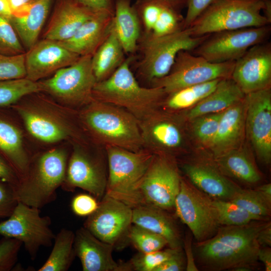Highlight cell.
Instances as JSON below:
<instances>
[{"mask_svg":"<svg viewBox=\"0 0 271 271\" xmlns=\"http://www.w3.org/2000/svg\"><path fill=\"white\" fill-rule=\"evenodd\" d=\"M179 249H181L169 247L149 253L139 252L127 262L130 270L155 271L159 265L169 259Z\"/></svg>","mask_w":271,"mask_h":271,"instance_id":"obj_40","label":"cell"},{"mask_svg":"<svg viewBox=\"0 0 271 271\" xmlns=\"http://www.w3.org/2000/svg\"><path fill=\"white\" fill-rule=\"evenodd\" d=\"M215 163L225 176L244 184L255 185L261 179V174L252 159L237 149L215 158Z\"/></svg>","mask_w":271,"mask_h":271,"instance_id":"obj_31","label":"cell"},{"mask_svg":"<svg viewBox=\"0 0 271 271\" xmlns=\"http://www.w3.org/2000/svg\"><path fill=\"white\" fill-rule=\"evenodd\" d=\"M221 79L187 86L167 94L160 107L176 112L194 106L211 93Z\"/></svg>","mask_w":271,"mask_h":271,"instance_id":"obj_33","label":"cell"},{"mask_svg":"<svg viewBox=\"0 0 271 271\" xmlns=\"http://www.w3.org/2000/svg\"><path fill=\"white\" fill-rule=\"evenodd\" d=\"M264 2L262 14L271 22V1L264 0Z\"/></svg>","mask_w":271,"mask_h":271,"instance_id":"obj_58","label":"cell"},{"mask_svg":"<svg viewBox=\"0 0 271 271\" xmlns=\"http://www.w3.org/2000/svg\"><path fill=\"white\" fill-rule=\"evenodd\" d=\"M166 2L159 0H142L138 4L145 27L152 31Z\"/></svg>","mask_w":271,"mask_h":271,"instance_id":"obj_45","label":"cell"},{"mask_svg":"<svg viewBox=\"0 0 271 271\" xmlns=\"http://www.w3.org/2000/svg\"><path fill=\"white\" fill-rule=\"evenodd\" d=\"M213 200L221 226H240L262 220L230 200Z\"/></svg>","mask_w":271,"mask_h":271,"instance_id":"obj_37","label":"cell"},{"mask_svg":"<svg viewBox=\"0 0 271 271\" xmlns=\"http://www.w3.org/2000/svg\"><path fill=\"white\" fill-rule=\"evenodd\" d=\"M12 16V11L9 0H0V17L10 20Z\"/></svg>","mask_w":271,"mask_h":271,"instance_id":"obj_56","label":"cell"},{"mask_svg":"<svg viewBox=\"0 0 271 271\" xmlns=\"http://www.w3.org/2000/svg\"><path fill=\"white\" fill-rule=\"evenodd\" d=\"M123 52L112 26L108 35L92 55V66L97 82L108 78L122 63Z\"/></svg>","mask_w":271,"mask_h":271,"instance_id":"obj_32","label":"cell"},{"mask_svg":"<svg viewBox=\"0 0 271 271\" xmlns=\"http://www.w3.org/2000/svg\"><path fill=\"white\" fill-rule=\"evenodd\" d=\"M186 259L182 249L178 250L171 257L159 265L155 271H182L186 268Z\"/></svg>","mask_w":271,"mask_h":271,"instance_id":"obj_49","label":"cell"},{"mask_svg":"<svg viewBox=\"0 0 271 271\" xmlns=\"http://www.w3.org/2000/svg\"><path fill=\"white\" fill-rule=\"evenodd\" d=\"M244 96L245 94L231 77L222 79L211 93L190 109L187 117L192 120L223 112L241 101Z\"/></svg>","mask_w":271,"mask_h":271,"instance_id":"obj_28","label":"cell"},{"mask_svg":"<svg viewBox=\"0 0 271 271\" xmlns=\"http://www.w3.org/2000/svg\"><path fill=\"white\" fill-rule=\"evenodd\" d=\"M168 3L177 8L186 6V0H159Z\"/></svg>","mask_w":271,"mask_h":271,"instance_id":"obj_59","label":"cell"},{"mask_svg":"<svg viewBox=\"0 0 271 271\" xmlns=\"http://www.w3.org/2000/svg\"><path fill=\"white\" fill-rule=\"evenodd\" d=\"M22 243L15 238L3 237L0 240V271L14 269Z\"/></svg>","mask_w":271,"mask_h":271,"instance_id":"obj_44","label":"cell"},{"mask_svg":"<svg viewBox=\"0 0 271 271\" xmlns=\"http://www.w3.org/2000/svg\"><path fill=\"white\" fill-rule=\"evenodd\" d=\"M126 238L141 253L158 251L168 245L167 241L161 236L133 224L129 228Z\"/></svg>","mask_w":271,"mask_h":271,"instance_id":"obj_38","label":"cell"},{"mask_svg":"<svg viewBox=\"0 0 271 271\" xmlns=\"http://www.w3.org/2000/svg\"><path fill=\"white\" fill-rule=\"evenodd\" d=\"M269 220H254L240 226H220L211 238L196 242L195 260L208 270H251L258 262L259 231Z\"/></svg>","mask_w":271,"mask_h":271,"instance_id":"obj_1","label":"cell"},{"mask_svg":"<svg viewBox=\"0 0 271 271\" xmlns=\"http://www.w3.org/2000/svg\"><path fill=\"white\" fill-rule=\"evenodd\" d=\"M80 57L59 42L43 38L25 53L26 78L38 82L71 65Z\"/></svg>","mask_w":271,"mask_h":271,"instance_id":"obj_20","label":"cell"},{"mask_svg":"<svg viewBox=\"0 0 271 271\" xmlns=\"http://www.w3.org/2000/svg\"><path fill=\"white\" fill-rule=\"evenodd\" d=\"M51 218L41 216L40 209L18 202L12 214L0 223V235L20 241L34 260L42 247H50L55 234Z\"/></svg>","mask_w":271,"mask_h":271,"instance_id":"obj_12","label":"cell"},{"mask_svg":"<svg viewBox=\"0 0 271 271\" xmlns=\"http://www.w3.org/2000/svg\"><path fill=\"white\" fill-rule=\"evenodd\" d=\"M244 98L222 112L216 133L209 145L215 158L236 149L241 143L245 129Z\"/></svg>","mask_w":271,"mask_h":271,"instance_id":"obj_26","label":"cell"},{"mask_svg":"<svg viewBox=\"0 0 271 271\" xmlns=\"http://www.w3.org/2000/svg\"><path fill=\"white\" fill-rule=\"evenodd\" d=\"M257 242L260 247H270L271 246V223L263 228L258 233Z\"/></svg>","mask_w":271,"mask_h":271,"instance_id":"obj_53","label":"cell"},{"mask_svg":"<svg viewBox=\"0 0 271 271\" xmlns=\"http://www.w3.org/2000/svg\"><path fill=\"white\" fill-rule=\"evenodd\" d=\"M256 189L264 196L266 199L269 201H271L270 183L260 185L257 187Z\"/></svg>","mask_w":271,"mask_h":271,"instance_id":"obj_57","label":"cell"},{"mask_svg":"<svg viewBox=\"0 0 271 271\" xmlns=\"http://www.w3.org/2000/svg\"><path fill=\"white\" fill-rule=\"evenodd\" d=\"M137 12L129 0H115L112 27L124 52L131 53L136 48L140 35Z\"/></svg>","mask_w":271,"mask_h":271,"instance_id":"obj_30","label":"cell"},{"mask_svg":"<svg viewBox=\"0 0 271 271\" xmlns=\"http://www.w3.org/2000/svg\"><path fill=\"white\" fill-rule=\"evenodd\" d=\"M132 223L161 236L167 241L169 247L182 248L181 233L168 211L152 205L136 206L132 208Z\"/></svg>","mask_w":271,"mask_h":271,"instance_id":"obj_27","label":"cell"},{"mask_svg":"<svg viewBox=\"0 0 271 271\" xmlns=\"http://www.w3.org/2000/svg\"><path fill=\"white\" fill-rule=\"evenodd\" d=\"M0 151L20 180L27 172L31 157L25 148L20 129L13 123L1 118Z\"/></svg>","mask_w":271,"mask_h":271,"instance_id":"obj_29","label":"cell"},{"mask_svg":"<svg viewBox=\"0 0 271 271\" xmlns=\"http://www.w3.org/2000/svg\"><path fill=\"white\" fill-rule=\"evenodd\" d=\"M132 208L105 194L97 209L87 217L83 227L101 241L115 246L126 238L131 225Z\"/></svg>","mask_w":271,"mask_h":271,"instance_id":"obj_16","label":"cell"},{"mask_svg":"<svg viewBox=\"0 0 271 271\" xmlns=\"http://www.w3.org/2000/svg\"><path fill=\"white\" fill-rule=\"evenodd\" d=\"M113 14L107 11L94 13L70 38L59 43L80 56H92L109 33Z\"/></svg>","mask_w":271,"mask_h":271,"instance_id":"obj_24","label":"cell"},{"mask_svg":"<svg viewBox=\"0 0 271 271\" xmlns=\"http://www.w3.org/2000/svg\"><path fill=\"white\" fill-rule=\"evenodd\" d=\"M43 38L62 42L70 38L94 12L73 0H55Z\"/></svg>","mask_w":271,"mask_h":271,"instance_id":"obj_23","label":"cell"},{"mask_svg":"<svg viewBox=\"0 0 271 271\" xmlns=\"http://www.w3.org/2000/svg\"><path fill=\"white\" fill-rule=\"evenodd\" d=\"M18 203L13 187L0 180V218H8Z\"/></svg>","mask_w":271,"mask_h":271,"instance_id":"obj_47","label":"cell"},{"mask_svg":"<svg viewBox=\"0 0 271 271\" xmlns=\"http://www.w3.org/2000/svg\"><path fill=\"white\" fill-rule=\"evenodd\" d=\"M75 233L63 228L54 239L52 251L38 271H67L76 257L74 249Z\"/></svg>","mask_w":271,"mask_h":271,"instance_id":"obj_34","label":"cell"},{"mask_svg":"<svg viewBox=\"0 0 271 271\" xmlns=\"http://www.w3.org/2000/svg\"><path fill=\"white\" fill-rule=\"evenodd\" d=\"M77 110L81 125L95 146L134 152L143 149L139 120L126 110L93 98Z\"/></svg>","mask_w":271,"mask_h":271,"instance_id":"obj_3","label":"cell"},{"mask_svg":"<svg viewBox=\"0 0 271 271\" xmlns=\"http://www.w3.org/2000/svg\"><path fill=\"white\" fill-rule=\"evenodd\" d=\"M174 209L197 242L212 237L221 226L213 199L182 178Z\"/></svg>","mask_w":271,"mask_h":271,"instance_id":"obj_9","label":"cell"},{"mask_svg":"<svg viewBox=\"0 0 271 271\" xmlns=\"http://www.w3.org/2000/svg\"><path fill=\"white\" fill-rule=\"evenodd\" d=\"M99 201L90 194L81 193L72 199L71 208L79 217H88L97 209Z\"/></svg>","mask_w":271,"mask_h":271,"instance_id":"obj_46","label":"cell"},{"mask_svg":"<svg viewBox=\"0 0 271 271\" xmlns=\"http://www.w3.org/2000/svg\"><path fill=\"white\" fill-rule=\"evenodd\" d=\"M231 78L245 94L270 88L271 43L250 47L235 62Z\"/></svg>","mask_w":271,"mask_h":271,"instance_id":"obj_19","label":"cell"},{"mask_svg":"<svg viewBox=\"0 0 271 271\" xmlns=\"http://www.w3.org/2000/svg\"><path fill=\"white\" fill-rule=\"evenodd\" d=\"M184 248L186 253V270L187 271L198 270L197 265L195 263V257L193 247L191 241L187 238L184 241Z\"/></svg>","mask_w":271,"mask_h":271,"instance_id":"obj_52","label":"cell"},{"mask_svg":"<svg viewBox=\"0 0 271 271\" xmlns=\"http://www.w3.org/2000/svg\"><path fill=\"white\" fill-rule=\"evenodd\" d=\"M262 220H269L271 201L256 189L241 188L230 200Z\"/></svg>","mask_w":271,"mask_h":271,"instance_id":"obj_35","label":"cell"},{"mask_svg":"<svg viewBox=\"0 0 271 271\" xmlns=\"http://www.w3.org/2000/svg\"><path fill=\"white\" fill-rule=\"evenodd\" d=\"M69 157L66 149L57 148L31 157L14 189L18 201L40 209L55 201L65 179Z\"/></svg>","mask_w":271,"mask_h":271,"instance_id":"obj_4","label":"cell"},{"mask_svg":"<svg viewBox=\"0 0 271 271\" xmlns=\"http://www.w3.org/2000/svg\"><path fill=\"white\" fill-rule=\"evenodd\" d=\"M178 8L165 3L160 16L152 30V36H161L184 28V18Z\"/></svg>","mask_w":271,"mask_h":271,"instance_id":"obj_39","label":"cell"},{"mask_svg":"<svg viewBox=\"0 0 271 271\" xmlns=\"http://www.w3.org/2000/svg\"><path fill=\"white\" fill-rule=\"evenodd\" d=\"M91 58V55L80 56L71 65L38 81L40 92L71 108L78 109L87 104L93 99L97 82Z\"/></svg>","mask_w":271,"mask_h":271,"instance_id":"obj_8","label":"cell"},{"mask_svg":"<svg viewBox=\"0 0 271 271\" xmlns=\"http://www.w3.org/2000/svg\"><path fill=\"white\" fill-rule=\"evenodd\" d=\"M264 0H214L190 26L194 37L270 25L263 15Z\"/></svg>","mask_w":271,"mask_h":271,"instance_id":"obj_6","label":"cell"},{"mask_svg":"<svg viewBox=\"0 0 271 271\" xmlns=\"http://www.w3.org/2000/svg\"><path fill=\"white\" fill-rule=\"evenodd\" d=\"M26 52L9 20L0 17V54L15 56Z\"/></svg>","mask_w":271,"mask_h":271,"instance_id":"obj_41","label":"cell"},{"mask_svg":"<svg viewBox=\"0 0 271 271\" xmlns=\"http://www.w3.org/2000/svg\"><path fill=\"white\" fill-rule=\"evenodd\" d=\"M214 0H186V14L184 18V28H189L194 21Z\"/></svg>","mask_w":271,"mask_h":271,"instance_id":"obj_48","label":"cell"},{"mask_svg":"<svg viewBox=\"0 0 271 271\" xmlns=\"http://www.w3.org/2000/svg\"><path fill=\"white\" fill-rule=\"evenodd\" d=\"M129 62L124 61L108 78L97 82L93 97L121 107L140 119L160 107L167 94L159 87L141 86L130 69Z\"/></svg>","mask_w":271,"mask_h":271,"instance_id":"obj_5","label":"cell"},{"mask_svg":"<svg viewBox=\"0 0 271 271\" xmlns=\"http://www.w3.org/2000/svg\"><path fill=\"white\" fill-rule=\"evenodd\" d=\"M20 101L15 108L35 139L50 144L63 141L85 146L91 144L81 125L77 109L65 106L41 92Z\"/></svg>","mask_w":271,"mask_h":271,"instance_id":"obj_2","label":"cell"},{"mask_svg":"<svg viewBox=\"0 0 271 271\" xmlns=\"http://www.w3.org/2000/svg\"><path fill=\"white\" fill-rule=\"evenodd\" d=\"M93 12L107 11L114 13V4L112 0H73Z\"/></svg>","mask_w":271,"mask_h":271,"instance_id":"obj_50","label":"cell"},{"mask_svg":"<svg viewBox=\"0 0 271 271\" xmlns=\"http://www.w3.org/2000/svg\"><path fill=\"white\" fill-rule=\"evenodd\" d=\"M215 165L197 162L185 163L182 169L190 182L212 199L231 200L241 188Z\"/></svg>","mask_w":271,"mask_h":271,"instance_id":"obj_22","label":"cell"},{"mask_svg":"<svg viewBox=\"0 0 271 271\" xmlns=\"http://www.w3.org/2000/svg\"><path fill=\"white\" fill-rule=\"evenodd\" d=\"M69 157L66 177L61 188L67 192L80 188L99 201L105 194L107 163L100 152H94L89 146L73 145Z\"/></svg>","mask_w":271,"mask_h":271,"instance_id":"obj_15","label":"cell"},{"mask_svg":"<svg viewBox=\"0 0 271 271\" xmlns=\"http://www.w3.org/2000/svg\"><path fill=\"white\" fill-rule=\"evenodd\" d=\"M0 180L10 185L15 189L20 178L9 162L0 156Z\"/></svg>","mask_w":271,"mask_h":271,"instance_id":"obj_51","label":"cell"},{"mask_svg":"<svg viewBox=\"0 0 271 271\" xmlns=\"http://www.w3.org/2000/svg\"><path fill=\"white\" fill-rule=\"evenodd\" d=\"M38 92L37 82L26 78L0 80V106L14 104L24 97Z\"/></svg>","mask_w":271,"mask_h":271,"instance_id":"obj_36","label":"cell"},{"mask_svg":"<svg viewBox=\"0 0 271 271\" xmlns=\"http://www.w3.org/2000/svg\"><path fill=\"white\" fill-rule=\"evenodd\" d=\"M222 114V112L208 114L194 119V132L202 143L210 144L216 133Z\"/></svg>","mask_w":271,"mask_h":271,"instance_id":"obj_42","label":"cell"},{"mask_svg":"<svg viewBox=\"0 0 271 271\" xmlns=\"http://www.w3.org/2000/svg\"><path fill=\"white\" fill-rule=\"evenodd\" d=\"M114 247L104 242L84 227L75 233L74 249L83 271H129L127 262L118 263L113 259Z\"/></svg>","mask_w":271,"mask_h":271,"instance_id":"obj_21","label":"cell"},{"mask_svg":"<svg viewBox=\"0 0 271 271\" xmlns=\"http://www.w3.org/2000/svg\"><path fill=\"white\" fill-rule=\"evenodd\" d=\"M176 119L172 112L162 111L160 107L138 119L143 148L154 155L168 157L179 151L184 138Z\"/></svg>","mask_w":271,"mask_h":271,"instance_id":"obj_17","label":"cell"},{"mask_svg":"<svg viewBox=\"0 0 271 271\" xmlns=\"http://www.w3.org/2000/svg\"><path fill=\"white\" fill-rule=\"evenodd\" d=\"M208 35L194 37L190 29L187 28L164 36H151L144 48L143 74L151 82L165 76L179 52L192 51Z\"/></svg>","mask_w":271,"mask_h":271,"instance_id":"obj_14","label":"cell"},{"mask_svg":"<svg viewBox=\"0 0 271 271\" xmlns=\"http://www.w3.org/2000/svg\"><path fill=\"white\" fill-rule=\"evenodd\" d=\"M245 126L258 159L269 164L271 159L270 88L245 94Z\"/></svg>","mask_w":271,"mask_h":271,"instance_id":"obj_18","label":"cell"},{"mask_svg":"<svg viewBox=\"0 0 271 271\" xmlns=\"http://www.w3.org/2000/svg\"><path fill=\"white\" fill-rule=\"evenodd\" d=\"M181 180L172 157L154 155L137 189L133 207L146 205L174 209Z\"/></svg>","mask_w":271,"mask_h":271,"instance_id":"obj_10","label":"cell"},{"mask_svg":"<svg viewBox=\"0 0 271 271\" xmlns=\"http://www.w3.org/2000/svg\"><path fill=\"white\" fill-rule=\"evenodd\" d=\"M258 260L261 261L265 271L271 270V249L270 247H260L258 250Z\"/></svg>","mask_w":271,"mask_h":271,"instance_id":"obj_54","label":"cell"},{"mask_svg":"<svg viewBox=\"0 0 271 271\" xmlns=\"http://www.w3.org/2000/svg\"><path fill=\"white\" fill-rule=\"evenodd\" d=\"M36 0H9L13 13L33 3Z\"/></svg>","mask_w":271,"mask_h":271,"instance_id":"obj_55","label":"cell"},{"mask_svg":"<svg viewBox=\"0 0 271 271\" xmlns=\"http://www.w3.org/2000/svg\"><path fill=\"white\" fill-rule=\"evenodd\" d=\"M104 149L107 163L105 194L132 208L138 187L154 155L144 148L134 152L108 146Z\"/></svg>","mask_w":271,"mask_h":271,"instance_id":"obj_7","label":"cell"},{"mask_svg":"<svg viewBox=\"0 0 271 271\" xmlns=\"http://www.w3.org/2000/svg\"><path fill=\"white\" fill-rule=\"evenodd\" d=\"M235 62L212 63L190 51L183 50L178 54L168 74L152 81V86L161 87L168 94L187 86L229 78Z\"/></svg>","mask_w":271,"mask_h":271,"instance_id":"obj_11","label":"cell"},{"mask_svg":"<svg viewBox=\"0 0 271 271\" xmlns=\"http://www.w3.org/2000/svg\"><path fill=\"white\" fill-rule=\"evenodd\" d=\"M25 54L8 56L0 54V80L26 78Z\"/></svg>","mask_w":271,"mask_h":271,"instance_id":"obj_43","label":"cell"},{"mask_svg":"<svg viewBox=\"0 0 271 271\" xmlns=\"http://www.w3.org/2000/svg\"><path fill=\"white\" fill-rule=\"evenodd\" d=\"M270 32L267 25L214 33L191 52L212 63L236 61L252 46L267 41Z\"/></svg>","mask_w":271,"mask_h":271,"instance_id":"obj_13","label":"cell"},{"mask_svg":"<svg viewBox=\"0 0 271 271\" xmlns=\"http://www.w3.org/2000/svg\"><path fill=\"white\" fill-rule=\"evenodd\" d=\"M55 0H36L12 14L9 20L26 51L38 38Z\"/></svg>","mask_w":271,"mask_h":271,"instance_id":"obj_25","label":"cell"}]
</instances>
